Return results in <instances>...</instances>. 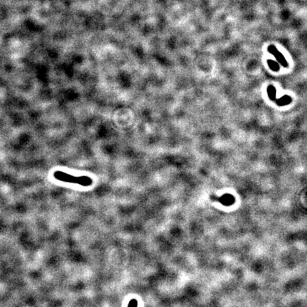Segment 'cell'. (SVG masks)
Returning <instances> with one entry per match:
<instances>
[{"mask_svg":"<svg viewBox=\"0 0 307 307\" xmlns=\"http://www.w3.org/2000/svg\"><path fill=\"white\" fill-rule=\"evenodd\" d=\"M53 177L58 181L78 184L82 186L88 187L93 184V179L88 176H76L61 171H56L53 173Z\"/></svg>","mask_w":307,"mask_h":307,"instance_id":"1","label":"cell"},{"mask_svg":"<svg viewBox=\"0 0 307 307\" xmlns=\"http://www.w3.org/2000/svg\"><path fill=\"white\" fill-rule=\"evenodd\" d=\"M268 51L271 53V54L274 56V57L276 58L277 60L279 61V63L281 64L282 66L284 67L288 66V63L286 59H285V58L284 57V56L277 49V48L274 46V45H271L268 47Z\"/></svg>","mask_w":307,"mask_h":307,"instance_id":"2","label":"cell"},{"mask_svg":"<svg viewBox=\"0 0 307 307\" xmlns=\"http://www.w3.org/2000/svg\"><path fill=\"white\" fill-rule=\"evenodd\" d=\"M292 101V98L289 96H283L282 98H280L279 100H277V104L279 105H285L289 104V102Z\"/></svg>","mask_w":307,"mask_h":307,"instance_id":"3","label":"cell"},{"mask_svg":"<svg viewBox=\"0 0 307 307\" xmlns=\"http://www.w3.org/2000/svg\"><path fill=\"white\" fill-rule=\"evenodd\" d=\"M267 93H268V95H269V97H270V98L271 100H275V97H276V90H275V88H274V87H273L272 85H270L267 88Z\"/></svg>","mask_w":307,"mask_h":307,"instance_id":"4","label":"cell"},{"mask_svg":"<svg viewBox=\"0 0 307 307\" xmlns=\"http://www.w3.org/2000/svg\"><path fill=\"white\" fill-rule=\"evenodd\" d=\"M267 63H268L269 66H270V68L272 70H273L274 71H279V64L277 63H276V62H274V61H272V60H269L267 61Z\"/></svg>","mask_w":307,"mask_h":307,"instance_id":"5","label":"cell"},{"mask_svg":"<svg viewBox=\"0 0 307 307\" xmlns=\"http://www.w3.org/2000/svg\"><path fill=\"white\" fill-rule=\"evenodd\" d=\"M138 306V301L136 299H132L128 303L127 307H137Z\"/></svg>","mask_w":307,"mask_h":307,"instance_id":"6","label":"cell"}]
</instances>
